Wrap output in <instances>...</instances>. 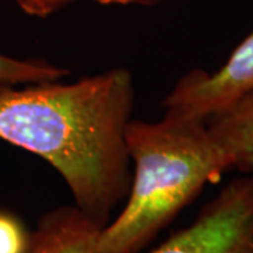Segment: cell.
Returning a JSON list of instances; mask_svg holds the SVG:
<instances>
[{
    "label": "cell",
    "instance_id": "1",
    "mask_svg": "<svg viewBox=\"0 0 253 253\" xmlns=\"http://www.w3.org/2000/svg\"><path fill=\"white\" fill-rule=\"evenodd\" d=\"M132 107L134 83L126 69L71 83L3 87L0 138L49 163L75 206L106 226L131 184L126 128Z\"/></svg>",
    "mask_w": 253,
    "mask_h": 253
},
{
    "label": "cell",
    "instance_id": "10",
    "mask_svg": "<svg viewBox=\"0 0 253 253\" xmlns=\"http://www.w3.org/2000/svg\"><path fill=\"white\" fill-rule=\"evenodd\" d=\"M100 4H131V3H149L152 0H93Z\"/></svg>",
    "mask_w": 253,
    "mask_h": 253
},
{
    "label": "cell",
    "instance_id": "4",
    "mask_svg": "<svg viewBox=\"0 0 253 253\" xmlns=\"http://www.w3.org/2000/svg\"><path fill=\"white\" fill-rule=\"evenodd\" d=\"M253 91V33L217 72L186 73L163 100L165 114L207 121Z\"/></svg>",
    "mask_w": 253,
    "mask_h": 253
},
{
    "label": "cell",
    "instance_id": "8",
    "mask_svg": "<svg viewBox=\"0 0 253 253\" xmlns=\"http://www.w3.org/2000/svg\"><path fill=\"white\" fill-rule=\"evenodd\" d=\"M30 232L17 217L0 211V253H27Z\"/></svg>",
    "mask_w": 253,
    "mask_h": 253
},
{
    "label": "cell",
    "instance_id": "9",
    "mask_svg": "<svg viewBox=\"0 0 253 253\" xmlns=\"http://www.w3.org/2000/svg\"><path fill=\"white\" fill-rule=\"evenodd\" d=\"M72 0H16L18 7L34 17H46Z\"/></svg>",
    "mask_w": 253,
    "mask_h": 253
},
{
    "label": "cell",
    "instance_id": "5",
    "mask_svg": "<svg viewBox=\"0 0 253 253\" xmlns=\"http://www.w3.org/2000/svg\"><path fill=\"white\" fill-rule=\"evenodd\" d=\"M103 228L76 206L56 207L30 232L27 253H96Z\"/></svg>",
    "mask_w": 253,
    "mask_h": 253
},
{
    "label": "cell",
    "instance_id": "6",
    "mask_svg": "<svg viewBox=\"0 0 253 253\" xmlns=\"http://www.w3.org/2000/svg\"><path fill=\"white\" fill-rule=\"evenodd\" d=\"M212 138L228 159L229 168L253 170V91L231 107L207 120Z\"/></svg>",
    "mask_w": 253,
    "mask_h": 253
},
{
    "label": "cell",
    "instance_id": "2",
    "mask_svg": "<svg viewBox=\"0 0 253 253\" xmlns=\"http://www.w3.org/2000/svg\"><path fill=\"white\" fill-rule=\"evenodd\" d=\"M131 184L121 212L103 228L96 253H139L208 183L231 169L207 121L165 114L126 128Z\"/></svg>",
    "mask_w": 253,
    "mask_h": 253
},
{
    "label": "cell",
    "instance_id": "7",
    "mask_svg": "<svg viewBox=\"0 0 253 253\" xmlns=\"http://www.w3.org/2000/svg\"><path fill=\"white\" fill-rule=\"evenodd\" d=\"M69 71L41 59H16L0 54V89L62 81Z\"/></svg>",
    "mask_w": 253,
    "mask_h": 253
},
{
    "label": "cell",
    "instance_id": "3",
    "mask_svg": "<svg viewBox=\"0 0 253 253\" xmlns=\"http://www.w3.org/2000/svg\"><path fill=\"white\" fill-rule=\"evenodd\" d=\"M148 253H253V170L228 181L190 225Z\"/></svg>",
    "mask_w": 253,
    "mask_h": 253
}]
</instances>
